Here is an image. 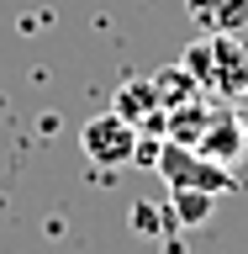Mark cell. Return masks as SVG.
<instances>
[{
	"label": "cell",
	"mask_w": 248,
	"mask_h": 254,
	"mask_svg": "<svg viewBox=\"0 0 248 254\" xmlns=\"http://www.w3.org/2000/svg\"><path fill=\"white\" fill-rule=\"evenodd\" d=\"M180 64L217 101H238L248 90V43H243V32H201V37L185 43Z\"/></svg>",
	"instance_id": "obj_1"
},
{
	"label": "cell",
	"mask_w": 248,
	"mask_h": 254,
	"mask_svg": "<svg viewBox=\"0 0 248 254\" xmlns=\"http://www.w3.org/2000/svg\"><path fill=\"white\" fill-rule=\"evenodd\" d=\"M153 170L164 175L169 190H206V196H233V190H243L233 164H217V159H206L201 148H185V143H169V138L158 148Z\"/></svg>",
	"instance_id": "obj_2"
},
{
	"label": "cell",
	"mask_w": 248,
	"mask_h": 254,
	"mask_svg": "<svg viewBox=\"0 0 248 254\" xmlns=\"http://www.w3.org/2000/svg\"><path fill=\"white\" fill-rule=\"evenodd\" d=\"M79 148H85V159L106 164V170H116V164H132L138 127L127 122V117H116V111H100V117H90V122L79 127Z\"/></svg>",
	"instance_id": "obj_3"
},
{
	"label": "cell",
	"mask_w": 248,
	"mask_h": 254,
	"mask_svg": "<svg viewBox=\"0 0 248 254\" xmlns=\"http://www.w3.org/2000/svg\"><path fill=\"white\" fill-rule=\"evenodd\" d=\"M111 111H116V117H127L138 132H164V101H158L153 74L122 79V85H116V95H111Z\"/></svg>",
	"instance_id": "obj_4"
},
{
	"label": "cell",
	"mask_w": 248,
	"mask_h": 254,
	"mask_svg": "<svg viewBox=\"0 0 248 254\" xmlns=\"http://www.w3.org/2000/svg\"><path fill=\"white\" fill-rule=\"evenodd\" d=\"M206 159H217V164H238V159L248 154V132L243 122H238L233 106H217V117H211V127L201 132V143H196Z\"/></svg>",
	"instance_id": "obj_5"
},
{
	"label": "cell",
	"mask_w": 248,
	"mask_h": 254,
	"mask_svg": "<svg viewBox=\"0 0 248 254\" xmlns=\"http://www.w3.org/2000/svg\"><path fill=\"white\" fill-rule=\"evenodd\" d=\"M185 16L201 32H243L248 27V0H185Z\"/></svg>",
	"instance_id": "obj_6"
},
{
	"label": "cell",
	"mask_w": 248,
	"mask_h": 254,
	"mask_svg": "<svg viewBox=\"0 0 248 254\" xmlns=\"http://www.w3.org/2000/svg\"><path fill=\"white\" fill-rule=\"evenodd\" d=\"M153 85H158V101H164V111H174V106H185V101H196V95H201V85L190 79L185 64H169L164 74H153Z\"/></svg>",
	"instance_id": "obj_7"
},
{
	"label": "cell",
	"mask_w": 248,
	"mask_h": 254,
	"mask_svg": "<svg viewBox=\"0 0 248 254\" xmlns=\"http://www.w3.org/2000/svg\"><path fill=\"white\" fill-rule=\"evenodd\" d=\"M211 206H217V196H206V190H169V212L180 228H201L211 217Z\"/></svg>",
	"instance_id": "obj_8"
},
{
	"label": "cell",
	"mask_w": 248,
	"mask_h": 254,
	"mask_svg": "<svg viewBox=\"0 0 248 254\" xmlns=\"http://www.w3.org/2000/svg\"><path fill=\"white\" fill-rule=\"evenodd\" d=\"M233 111H238V122H243V132H248V90H243V95L233 101Z\"/></svg>",
	"instance_id": "obj_9"
}]
</instances>
